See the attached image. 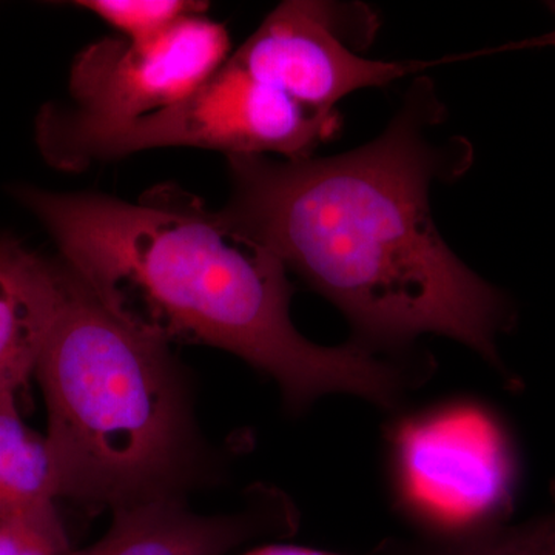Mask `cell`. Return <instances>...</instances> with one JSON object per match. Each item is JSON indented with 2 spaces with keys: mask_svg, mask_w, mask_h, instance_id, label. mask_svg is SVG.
Here are the masks:
<instances>
[{
  "mask_svg": "<svg viewBox=\"0 0 555 555\" xmlns=\"http://www.w3.org/2000/svg\"><path fill=\"white\" fill-rule=\"evenodd\" d=\"M295 516L283 496L259 495L238 513L196 514L185 499H163L113 511L108 531L72 555H228L250 540L292 534Z\"/></svg>",
  "mask_w": 555,
  "mask_h": 555,
  "instance_id": "ba28073f",
  "label": "cell"
},
{
  "mask_svg": "<svg viewBox=\"0 0 555 555\" xmlns=\"http://www.w3.org/2000/svg\"><path fill=\"white\" fill-rule=\"evenodd\" d=\"M57 496L47 438L22 422L16 393H0V517L51 505Z\"/></svg>",
  "mask_w": 555,
  "mask_h": 555,
  "instance_id": "30bf717a",
  "label": "cell"
},
{
  "mask_svg": "<svg viewBox=\"0 0 555 555\" xmlns=\"http://www.w3.org/2000/svg\"><path fill=\"white\" fill-rule=\"evenodd\" d=\"M224 25L189 16L147 39L105 38L75 57L69 94L75 107L54 108L80 124H115L177 104L229 60Z\"/></svg>",
  "mask_w": 555,
  "mask_h": 555,
  "instance_id": "8992f818",
  "label": "cell"
},
{
  "mask_svg": "<svg viewBox=\"0 0 555 555\" xmlns=\"http://www.w3.org/2000/svg\"><path fill=\"white\" fill-rule=\"evenodd\" d=\"M65 292L64 264H51L20 240L0 235V393L36 374Z\"/></svg>",
  "mask_w": 555,
  "mask_h": 555,
  "instance_id": "9c48e42d",
  "label": "cell"
},
{
  "mask_svg": "<svg viewBox=\"0 0 555 555\" xmlns=\"http://www.w3.org/2000/svg\"><path fill=\"white\" fill-rule=\"evenodd\" d=\"M393 507L422 537L476 534L503 526L516 489L505 427L470 398L398 415L386 429Z\"/></svg>",
  "mask_w": 555,
  "mask_h": 555,
  "instance_id": "5b68a950",
  "label": "cell"
},
{
  "mask_svg": "<svg viewBox=\"0 0 555 555\" xmlns=\"http://www.w3.org/2000/svg\"><path fill=\"white\" fill-rule=\"evenodd\" d=\"M377 555H555V514L520 526H499L476 534L422 537Z\"/></svg>",
  "mask_w": 555,
  "mask_h": 555,
  "instance_id": "8fae6325",
  "label": "cell"
},
{
  "mask_svg": "<svg viewBox=\"0 0 555 555\" xmlns=\"http://www.w3.org/2000/svg\"><path fill=\"white\" fill-rule=\"evenodd\" d=\"M75 5L96 14L126 39L153 38L208 9L206 2L195 0H82Z\"/></svg>",
  "mask_w": 555,
  "mask_h": 555,
  "instance_id": "7c38bea8",
  "label": "cell"
},
{
  "mask_svg": "<svg viewBox=\"0 0 555 555\" xmlns=\"http://www.w3.org/2000/svg\"><path fill=\"white\" fill-rule=\"evenodd\" d=\"M54 503L0 517V555H72Z\"/></svg>",
  "mask_w": 555,
  "mask_h": 555,
  "instance_id": "4fadbf2b",
  "label": "cell"
},
{
  "mask_svg": "<svg viewBox=\"0 0 555 555\" xmlns=\"http://www.w3.org/2000/svg\"><path fill=\"white\" fill-rule=\"evenodd\" d=\"M443 107L422 79L377 139L331 158L230 156L222 214L341 310L357 345L396 356L422 335L462 343L500 367L506 299L441 238L429 190L469 150L433 142Z\"/></svg>",
  "mask_w": 555,
  "mask_h": 555,
  "instance_id": "6da1fadb",
  "label": "cell"
},
{
  "mask_svg": "<svg viewBox=\"0 0 555 555\" xmlns=\"http://www.w3.org/2000/svg\"><path fill=\"white\" fill-rule=\"evenodd\" d=\"M64 269V302L36 367L60 496L112 513L185 499L215 465L181 364Z\"/></svg>",
  "mask_w": 555,
  "mask_h": 555,
  "instance_id": "3957f363",
  "label": "cell"
},
{
  "mask_svg": "<svg viewBox=\"0 0 555 555\" xmlns=\"http://www.w3.org/2000/svg\"><path fill=\"white\" fill-rule=\"evenodd\" d=\"M243 555H343L328 553V551L312 550V547L295 545H268L258 550L248 551Z\"/></svg>",
  "mask_w": 555,
  "mask_h": 555,
  "instance_id": "5bb4252c",
  "label": "cell"
},
{
  "mask_svg": "<svg viewBox=\"0 0 555 555\" xmlns=\"http://www.w3.org/2000/svg\"><path fill=\"white\" fill-rule=\"evenodd\" d=\"M358 5L288 0L262 21L257 31L229 56L233 67L312 112L337 113L349 94L389 86L437 62L367 60L350 50L345 33L356 30Z\"/></svg>",
  "mask_w": 555,
  "mask_h": 555,
  "instance_id": "52a82bcc",
  "label": "cell"
},
{
  "mask_svg": "<svg viewBox=\"0 0 555 555\" xmlns=\"http://www.w3.org/2000/svg\"><path fill=\"white\" fill-rule=\"evenodd\" d=\"M537 47H555V30L547 33V35L537 36V38L521 40V42L507 43V46L499 47V49L480 51V53L477 54H492L509 50L537 49Z\"/></svg>",
  "mask_w": 555,
  "mask_h": 555,
  "instance_id": "9a60e30c",
  "label": "cell"
},
{
  "mask_svg": "<svg viewBox=\"0 0 555 555\" xmlns=\"http://www.w3.org/2000/svg\"><path fill=\"white\" fill-rule=\"evenodd\" d=\"M13 193L113 315L167 345L240 357L276 383L294 412L331 393L396 409L411 386L403 361L353 341L328 347L302 337L288 312L283 262L177 185H158L137 203L25 185Z\"/></svg>",
  "mask_w": 555,
  "mask_h": 555,
  "instance_id": "7a4b0ae2",
  "label": "cell"
},
{
  "mask_svg": "<svg viewBox=\"0 0 555 555\" xmlns=\"http://www.w3.org/2000/svg\"><path fill=\"white\" fill-rule=\"evenodd\" d=\"M341 129L338 113L312 112L224 62L177 104L115 124H80L43 105L36 141L60 170L86 169L98 159L158 147H201L230 156L308 158Z\"/></svg>",
  "mask_w": 555,
  "mask_h": 555,
  "instance_id": "277c9868",
  "label": "cell"
}]
</instances>
